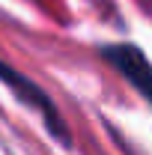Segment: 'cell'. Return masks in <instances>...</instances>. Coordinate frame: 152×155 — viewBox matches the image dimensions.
I'll return each mask as SVG.
<instances>
[{"label": "cell", "mask_w": 152, "mask_h": 155, "mask_svg": "<svg viewBox=\"0 0 152 155\" xmlns=\"http://www.w3.org/2000/svg\"><path fill=\"white\" fill-rule=\"evenodd\" d=\"M101 57L107 60L146 101H152V63L146 60V54H143L137 45L116 42V45L101 48Z\"/></svg>", "instance_id": "2"}, {"label": "cell", "mask_w": 152, "mask_h": 155, "mask_svg": "<svg viewBox=\"0 0 152 155\" xmlns=\"http://www.w3.org/2000/svg\"><path fill=\"white\" fill-rule=\"evenodd\" d=\"M0 81L15 93V96L27 104V107H33L42 119H45V125H48V131L63 140V143H69V131H66V122H63V116L57 114V107H54V101L48 98V93L39 87L36 81H30L27 75H21L15 66H9L6 60H0Z\"/></svg>", "instance_id": "1"}]
</instances>
